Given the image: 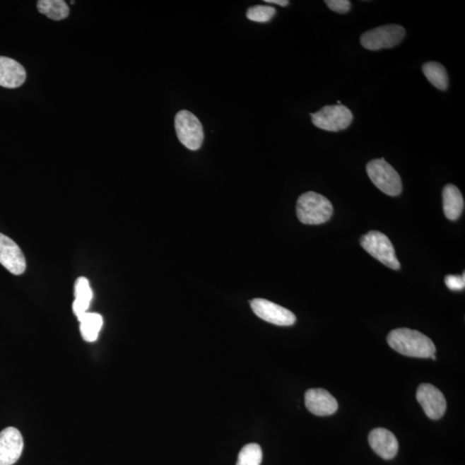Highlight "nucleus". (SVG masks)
I'll use <instances>...</instances> for the list:
<instances>
[{
    "label": "nucleus",
    "mask_w": 465,
    "mask_h": 465,
    "mask_svg": "<svg viewBox=\"0 0 465 465\" xmlns=\"http://www.w3.org/2000/svg\"><path fill=\"white\" fill-rule=\"evenodd\" d=\"M390 348L401 355L428 358L436 353L435 343L430 338L417 330L396 329L387 337Z\"/></svg>",
    "instance_id": "f257e3e1"
},
{
    "label": "nucleus",
    "mask_w": 465,
    "mask_h": 465,
    "mask_svg": "<svg viewBox=\"0 0 465 465\" xmlns=\"http://www.w3.org/2000/svg\"><path fill=\"white\" fill-rule=\"evenodd\" d=\"M333 204L319 193H303L298 200L297 216L303 224L319 225L325 223L333 216Z\"/></svg>",
    "instance_id": "f03ea898"
},
{
    "label": "nucleus",
    "mask_w": 465,
    "mask_h": 465,
    "mask_svg": "<svg viewBox=\"0 0 465 465\" xmlns=\"http://www.w3.org/2000/svg\"><path fill=\"white\" fill-rule=\"evenodd\" d=\"M366 172L372 183L385 194L396 196L403 191L400 175L384 158L370 161Z\"/></svg>",
    "instance_id": "7ed1b4c3"
},
{
    "label": "nucleus",
    "mask_w": 465,
    "mask_h": 465,
    "mask_svg": "<svg viewBox=\"0 0 465 465\" xmlns=\"http://www.w3.org/2000/svg\"><path fill=\"white\" fill-rule=\"evenodd\" d=\"M363 248L378 261L393 270H399L401 264L398 260L395 248L389 239L379 231H370L360 239Z\"/></svg>",
    "instance_id": "20e7f679"
},
{
    "label": "nucleus",
    "mask_w": 465,
    "mask_h": 465,
    "mask_svg": "<svg viewBox=\"0 0 465 465\" xmlns=\"http://www.w3.org/2000/svg\"><path fill=\"white\" fill-rule=\"evenodd\" d=\"M406 30L403 26L387 25L365 31L361 35L360 43L365 49L377 51L392 49L404 40Z\"/></svg>",
    "instance_id": "39448f33"
},
{
    "label": "nucleus",
    "mask_w": 465,
    "mask_h": 465,
    "mask_svg": "<svg viewBox=\"0 0 465 465\" xmlns=\"http://www.w3.org/2000/svg\"><path fill=\"white\" fill-rule=\"evenodd\" d=\"M177 136L181 143L190 151H196L204 143L203 125L194 114L188 110H180L175 117Z\"/></svg>",
    "instance_id": "423d86ee"
},
{
    "label": "nucleus",
    "mask_w": 465,
    "mask_h": 465,
    "mask_svg": "<svg viewBox=\"0 0 465 465\" xmlns=\"http://www.w3.org/2000/svg\"><path fill=\"white\" fill-rule=\"evenodd\" d=\"M310 117L315 127L331 132L348 129L353 120L352 112L342 105L324 106Z\"/></svg>",
    "instance_id": "0eeeda50"
},
{
    "label": "nucleus",
    "mask_w": 465,
    "mask_h": 465,
    "mask_svg": "<svg viewBox=\"0 0 465 465\" xmlns=\"http://www.w3.org/2000/svg\"><path fill=\"white\" fill-rule=\"evenodd\" d=\"M251 308L262 320L278 326L293 325L297 318L289 310L266 299L256 298L250 302Z\"/></svg>",
    "instance_id": "6e6552de"
},
{
    "label": "nucleus",
    "mask_w": 465,
    "mask_h": 465,
    "mask_svg": "<svg viewBox=\"0 0 465 465\" xmlns=\"http://www.w3.org/2000/svg\"><path fill=\"white\" fill-rule=\"evenodd\" d=\"M416 399L428 418L439 420L447 411V401L438 388L430 384L419 386L416 392Z\"/></svg>",
    "instance_id": "1a4fd4ad"
},
{
    "label": "nucleus",
    "mask_w": 465,
    "mask_h": 465,
    "mask_svg": "<svg viewBox=\"0 0 465 465\" xmlns=\"http://www.w3.org/2000/svg\"><path fill=\"white\" fill-rule=\"evenodd\" d=\"M0 264L14 275H21L26 270V261L18 244L0 232Z\"/></svg>",
    "instance_id": "9d476101"
},
{
    "label": "nucleus",
    "mask_w": 465,
    "mask_h": 465,
    "mask_svg": "<svg viewBox=\"0 0 465 465\" xmlns=\"http://www.w3.org/2000/svg\"><path fill=\"white\" fill-rule=\"evenodd\" d=\"M23 450V436L17 428L9 427L0 432V465L17 463Z\"/></svg>",
    "instance_id": "9b49d317"
},
{
    "label": "nucleus",
    "mask_w": 465,
    "mask_h": 465,
    "mask_svg": "<svg viewBox=\"0 0 465 465\" xmlns=\"http://www.w3.org/2000/svg\"><path fill=\"white\" fill-rule=\"evenodd\" d=\"M305 406L313 415L329 416L338 411L336 398L324 389H310L305 393Z\"/></svg>",
    "instance_id": "f8f14e48"
},
{
    "label": "nucleus",
    "mask_w": 465,
    "mask_h": 465,
    "mask_svg": "<svg viewBox=\"0 0 465 465\" xmlns=\"http://www.w3.org/2000/svg\"><path fill=\"white\" fill-rule=\"evenodd\" d=\"M369 443L372 450L382 459L389 460L395 458L399 444L393 433L385 428L373 429L369 435Z\"/></svg>",
    "instance_id": "ddd939ff"
},
{
    "label": "nucleus",
    "mask_w": 465,
    "mask_h": 465,
    "mask_svg": "<svg viewBox=\"0 0 465 465\" xmlns=\"http://www.w3.org/2000/svg\"><path fill=\"white\" fill-rule=\"evenodd\" d=\"M26 81L25 68L13 59L0 57V86L18 88Z\"/></svg>",
    "instance_id": "4468645a"
},
{
    "label": "nucleus",
    "mask_w": 465,
    "mask_h": 465,
    "mask_svg": "<svg viewBox=\"0 0 465 465\" xmlns=\"http://www.w3.org/2000/svg\"><path fill=\"white\" fill-rule=\"evenodd\" d=\"M443 208L447 218L451 220H458L464 208V200L462 193L454 184L445 185L443 190Z\"/></svg>",
    "instance_id": "2eb2a0df"
},
{
    "label": "nucleus",
    "mask_w": 465,
    "mask_h": 465,
    "mask_svg": "<svg viewBox=\"0 0 465 465\" xmlns=\"http://www.w3.org/2000/svg\"><path fill=\"white\" fill-rule=\"evenodd\" d=\"M74 295H76V299L73 303V310L78 318L88 312L93 299V290L90 289L88 278L81 277L77 279L76 288H74Z\"/></svg>",
    "instance_id": "dca6fc26"
},
{
    "label": "nucleus",
    "mask_w": 465,
    "mask_h": 465,
    "mask_svg": "<svg viewBox=\"0 0 465 465\" xmlns=\"http://www.w3.org/2000/svg\"><path fill=\"white\" fill-rule=\"evenodd\" d=\"M81 322V333L83 339L88 342H94L98 340L103 326V318L100 314L86 312L78 318Z\"/></svg>",
    "instance_id": "f3484780"
},
{
    "label": "nucleus",
    "mask_w": 465,
    "mask_h": 465,
    "mask_svg": "<svg viewBox=\"0 0 465 465\" xmlns=\"http://www.w3.org/2000/svg\"><path fill=\"white\" fill-rule=\"evenodd\" d=\"M37 6L39 13L54 21L63 20L69 15V6L63 0H39Z\"/></svg>",
    "instance_id": "a211bd4d"
},
{
    "label": "nucleus",
    "mask_w": 465,
    "mask_h": 465,
    "mask_svg": "<svg viewBox=\"0 0 465 465\" xmlns=\"http://www.w3.org/2000/svg\"><path fill=\"white\" fill-rule=\"evenodd\" d=\"M425 78L433 86L441 90H445L449 86V77L447 69L438 62L429 61L423 66Z\"/></svg>",
    "instance_id": "6ab92c4d"
},
{
    "label": "nucleus",
    "mask_w": 465,
    "mask_h": 465,
    "mask_svg": "<svg viewBox=\"0 0 465 465\" xmlns=\"http://www.w3.org/2000/svg\"><path fill=\"white\" fill-rule=\"evenodd\" d=\"M263 453L258 444H248L240 452L236 465H260Z\"/></svg>",
    "instance_id": "aec40b11"
},
{
    "label": "nucleus",
    "mask_w": 465,
    "mask_h": 465,
    "mask_svg": "<svg viewBox=\"0 0 465 465\" xmlns=\"http://www.w3.org/2000/svg\"><path fill=\"white\" fill-rule=\"evenodd\" d=\"M276 14V9L269 6H254L247 11V18L251 21L267 23L271 20Z\"/></svg>",
    "instance_id": "412c9836"
},
{
    "label": "nucleus",
    "mask_w": 465,
    "mask_h": 465,
    "mask_svg": "<svg viewBox=\"0 0 465 465\" xmlns=\"http://www.w3.org/2000/svg\"><path fill=\"white\" fill-rule=\"evenodd\" d=\"M445 285L451 290H462L465 286V274L447 275L445 278Z\"/></svg>",
    "instance_id": "4be33fe9"
},
{
    "label": "nucleus",
    "mask_w": 465,
    "mask_h": 465,
    "mask_svg": "<svg viewBox=\"0 0 465 465\" xmlns=\"http://www.w3.org/2000/svg\"><path fill=\"white\" fill-rule=\"evenodd\" d=\"M325 3L331 11L341 14L348 13L352 7V4L348 0H326Z\"/></svg>",
    "instance_id": "5701e85b"
},
{
    "label": "nucleus",
    "mask_w": 465,
    "mask_h": 465,
    "mask_svg": "<svg viewBox=\"0 0 465 465\" xmlns=\"http://www.w3.org/2000/svg\"><path fill=\"white\" fill-rule=\"evenodd\" d=\"M265 2L268 4H275V5L281 6H287L290 4L288 0H265Z\"/></svg>",
    "instance_id": "b1692460"
},
{
    "label": "nucleus",
    "mask_w": 465,
    "mask_h": 465,
    "mask_svg": "<svg viewBox=\"0 0 465 465\" xmlns=\"http://www.w3.org/2000/svg\"><path fill=\"white\" fill-rule=\"evenodd\" d=\"M430 358H432V360H436V356L435 355V354H433V355H432Z\"/></svg>",
    "instance_id": "393cba45"
},
{
    "label": "nucleus",
    "mask_w": 465,
    "mask_h": 465,
    "mask_svg": "<svg viewBox=\"0 0 465 465\" xmlns=\"http://www.w3.org/2000/svg\"><path fill=\"white\" fill-rule=\"evenodd\" d=\"M70 3L72 4V5H73V4L76 3V1H71Z\"/></svg>",
    "instance_id": "a878e982"
}]
</instances>
